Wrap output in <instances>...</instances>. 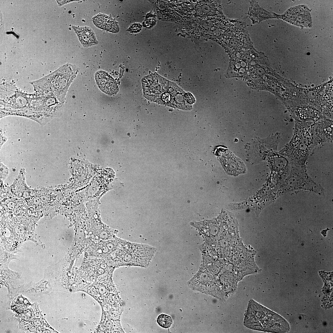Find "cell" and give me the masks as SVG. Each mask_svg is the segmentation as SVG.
<instances>
[{
    "label": "cell",
    "instance_id": "9a60e30c",
    "mask_svg": "<svg viewBox=\"0 0 333 333\" xmlns=\"http://www.w3.org/2000/svg\"><path fill=\"white\" fill-rule=\"evenodd\" d=\"M248 14L253 24L269 18H276L275 14H272L265 10L254 1H250Z\"/></svg>",
    "mask_w": 333,
    "mask_h": 333
},
{
    "label": "cell",
    "instance_id": "44dd1931",
    "mask_svg": "<svg viewBox=\"0 0 333 333\" xmlns=\"http://www.w3.org/2000/svg\"><path fill=\"white\" fill-rule=\"evenodd\" d=\"M185 99L188 103L192 104L194 103L195 99L193 96L190 93H187L185 95Z\"/></svg>",
    "mask_w": 333,
    "mask_h": 333
},
{
    "label": "cell",
    "instance_id": "2e32d148",
    "mask_svg": "<svg viewBox=\"0 0 333 333\" xmlns=\"http://www.w3.org/2000/svg\"><path fill=\"white\" fill-rule=\"evenodd\" d=\"M72 28L83 46L88 47L97 44L95 33L90 27L72 26Z\"/></svg>",
    "mask_w": 333,
    "mask_h": 333
},
{
    "label": "cell",
    "instance_id": "ac0fdd59",
    "mask_svg": "<svg viewBox=\"0 0 333 333\" xmlns=\"http://www.w3.org/2000/svg\"><path fill=\"white\" fill-rule=\"evenodd\" d=\"M157 322L161 327L167 328L172 325L173 320L171 316L165 314H161L158 316Z\"/></svg>",
    "mask_w": 333,
    "mask_h": 333
},
{
    "label": "cell",
    "instance_id": "277c9868",
    "mask_svg": "<svg viewBox=\"0 0 333 333\" xmlns=\"http://www.w3.org/2000/svg\"><path fill=\"white\" fill-rule=\"evenodd\" d=\"M280 185V195L296 190L306 191L319 195H324V189L308 174L306 165L291 163L290 173Z\"/></svg>",
    "mask_w": 333,
    "mask_h": 333
},
{
    "label": "cell",
    "instance_id": "7402d4cb",
    "mask_svg": "<svg viewBox=\"0 0 333 333\" xmlns=\"http://www.w3.org/2000/svg\"><path fill=\"white\" fill-rule=\"evenodd\" d=\"M7 138L3 134L2 131H0V147H2L3 144L7 141Z\"/></svg>",
    "mask_w": 333,
    "mask_h": 333
},
{
    "label": "cell",
    "instance_id": "52a82bcc",
    "mask_svg": "<svg viewBox=\"0 0 333 333\" xmlns=\"http://www.w3.org/2000/svg\"><path fill=\"white\" fill-rule=\"evenodd\" d=\"M34 90L32 105L52 118L61 115L63 104L61 103L52 93L36 89H34Z\"/></svg>",
    "mask_w": 333,
    "mask_h": 333
},
{
    "label": "cell",
    "instance_id": "9c48e42d",
    "mask_svg": "<svg viewBox=\"0 0 333 333\" xmlns=\"http://www.w3.org/2000/svg\"><path fill=\"white\" fill-rule=\"evenodd\" d=\"M16 116L30 119L44 125L52 118L45 115L37 107L31 104L25 108L14 109L3 106L0 108V117Z\"/></svg>",
    "mask_w": 333,
    "mask_h": 333
},
{
    "label": "cell",
    "instance_id": "30bf717a",
    "mask_svg": "<svg viewBox=\"0 0 333 333\" xmlns=\"http://www.w3.org/2000/svg\"><path fill=\"white\" fill-rule=\"evenodd\" d=\"M281 18L295 25L300 27L311 26V20L307 8L298 6L289 9Z\"/></svg>",
    "mask_w": 333,
    "mask_h": 333
},
{
    "label": "cell",
    "instance_id": "7c38bea8",
    "mask_svg": "<svg viewBox=\"0 0 333 333\" xmlns=\"http://www.w3.org/2000/svg\"><path fill=\"white\" fill-rule=\"evenodd\" d=\"M333 122L328 119H319L315 123L313 133L317 145L333 141Z\"/></svg>",
    "mask_w": 333,
    "mask_h": 333
},
{
    "label": "cell",
    "instance_id": "8992f818",
    "mask_svg": "<svg viewBox=\"0 0 333 333\" xmlns=\"http://www.w3.org/2000/svg\"><path fill=\"white\" fill-rule=\"evenodd\" d=\"M228 28V48L229 53L253 47L246 25L243 22L232 19Z\"/></svg>",
    "mask_w": 333,
    "mask_h": 333
},
{
    "label": "cell",
    "instance_id": "cb8c5ba5",
    "mask_svg": "<svg viewBox=\"0 0 333 333\" xmlns=\"http://www.w3.org/2000/svg\"><path fill=\"white\" fill-rule=\"evenodd\" d=\"M102 250L104 253H107L108 252L109 249L106 246L103 247L102 248Z\"/></svg>",
    "mask_w": 333,
    "mask_h": 333
},
{
    "label": "cell",
    "instance_id": "ffe728a7",
    "mask_svg": "<svg viewBox=\"0 0 333 333\" xmlns=\"http://www.w3.org/2000/svg\"><path fill=\"white\" fill-rule=\"evenodd\" d=\"M142 27V26L140 23H134L129 28L128 31L131 33H137L141 30Z\"/></svg>",
    "mask_w": 333,
    "mask_h": 333
},
{
    "label": "cell",
    "instance_id": "e0dca14e",
    "mask_svg": "<svg viewBox=\"0 0 333 333\" xmlns=\"http://www.w3.org/2000/svg\"><path fill=\"white\" fill-rule=\"evenodd\" d=\"M94 25L98 28L103 30L117 33L119 30L117 22L111 17L107 15L100 14L92 18Z\"/></svg>",
    "mask_w": 333,
    "mask_h": 333
},
{
    "label": "cell",
    "instance_id": "d6986e66",
    "mask_svg": "<svg viewBox=\"0 0 333 333\" xmlns=\"http://www.w3.org/2000/svg\"><path fill=\"white\" fill-rule=\"evenodd\" d=\"M156 21L155 15L151 13H148L146 16L143 26L147 28L152 27L155 25Z\"/></svg>",
    "mask_w": 333,
    "mask_h": 333
},
{
    "label": "cell",
    "instance_id": "4fadbf2b",
    "mask_svg": "<svg viewBox=\"0 0 333 333\" xmlns=\"http://www.w3.org/2000/svg\"><path fill=\"white\" fill-rule=\"evenodd\" d=\"M270 154L269 161L272 169L282 184L290 173L291 163L286 158L276 150L272 151Z\"/></svg>",
    "mask_w": 333,
    "mask_h": 333
},
{
    "label": "cell",
    "instance_id": "6da1fadb",
    "mask_svg": "<svg viewBox=\"0 0 333 333\" xmlns=\"http://www.w3.org/2000/svg\"><path fill=\"white\" fill-rule=\"evenodd\" d=\"M315 122L295 121L292 138L279 152L291 164L306 165L310 152L317 146L313 133Z\"/></svg>",
    "mask_w": 333,
    "mask_h": 333
},
{
    "label": "cell",
    "instance_id": "7a4b0ae2",
    "mask_svg": "<svg viewBox=\"0 0 333 333\" xmlns=\"http://www.w3.org/2000/svg\"><path fill=\"white\" fill-rule=\"evenodd\" d=\"M243 324L249 329L263 332L286 333L290 330L283 318L253 299L248 302Z\"/></svg>",
    "mask_w": 333,
    "mask_h": 333
},
{
    "label": "cell",
    "instance_id": "3957f363",
    "mask_svg": "<svg viewBox=\"0 0 333 333\" xmlns=\"http://www.w3.org/2000/svg\"><path fill=\"white\" fill-rule=\"evenodd\" d=\"M78 71V68L76 66L67 64L31 83L34 89L52 93L61 103L64 104L69 88Z\"/></svg>",
    "mask_w": 333,
    "mask_h": 333
},
{
    "label": "cell",
    "instance_id": "ba28073f",
    "mask_svg": "<svg viewBox=\"0 0 333 333\" xmlns=\"http://www.w3.org/2000/svg\"><path fill=\"white\" fill-rule=\"evenodd\" d=\"M122 257L126 262L150 261L154 256L156 249L147 245L122 241Z\"/></svg>",
    "mask_w": 333,
    "mask_h": 333
},
{
    "label": "cell",
    "instance_id": "8fae6325",
    "mask_svg": "<svg viewBox=\"0 0 333 333\" xmlns=\"http://www.w3.org/2000/svg\"><path fill=\"white\" fill-rule=\"evenodd\" d=\"M33 93L24 92L17 88L10 95L0 99L1 105L14 109H22L31 105Z\"/></svg>",
    "mask_w": 333,
    "mask_h": 333
},
{
    "label": "cell",
    "instance_id": "603a6c76",
    "mask_svg": "<svg viewBox=\"0 0 333 333\" xmlns=\"http://www.w3.org/2000/svg\"><path fill=\"white\" fill-rule=\"evenodd\" d=\"M107 246L109 250H113L114 247V245L112 242L108 243Z\"/></svg>",
    "mask_w": 333,
    "mask_h": 333
},
{
    "label": "cell",
    "instance_id": "5b68a950",
    "mask_svg": "<svg viewBox=\"0 0 333 333\" xmlns=\"http://www.w3.org/2000/svg\"><path fill=\"white\" fill-rule=\"evenodd\" d=\"M172 83L156 73L146 76L142 80L144 96L149 101L172 105L175 88Z\"/></svg>",
    "mask_w": 333,
    "mask_h": 333
},
{
    "label": "cell",
    "instance_id": "5bb4252c",
    "mask_svg": "<svg viewBox=\"0 0 333 333\" xmlns=\"http://www.w3.org/2000/svg\"><path fill=\"white\" fill-rule=\"evenodd\" d=\"M95 79L100 89L105 94L111 96L118 92L119 88L116 82L106 72L101 70L97 72Z\"/></svg>",
    "mask_w": 333,
    "mask_h": 333
}]
</instances>
